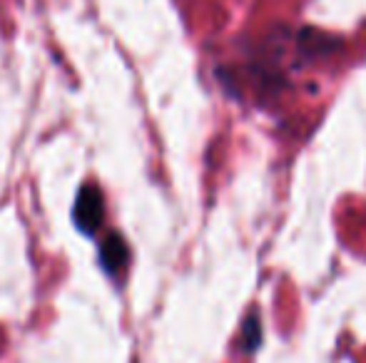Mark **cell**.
<instances>
[{"instance_id": "2", "label": "cell", "mask_w": 366, "mask_h": 363, "mask_svg": "<svg viewBox=\"0 0 366 363\" xmlns=\"http://www.w3.org/2000/svg\"><path fill=\"white\" fill-rule=\"evenodd\" d=\"M127 259H130V249L127 242L120 234H110V237L102 242L100 247V264L107 274H120L127 267Z\"/></svg>"}, {"instance_id": "1", "label": "cell", "mask_w": 366, "mask_h": 363, "mask_svg": "<svg viewBox=\"0 0 366 363\" xmlns=\"http://www.w3.org/2000/svg\"><path fill=\"white\" fill-rule=\"evenodd\" d=\"M102 219H105V199L97 184H85L80 187L75 197L73 207V222L82 234H95L102 227Z\"/></svg>"}, {"instance_id": "3", "label": "cell", "mask_w": 366, "mask_h": 363, "mask_svg": "<svg viewBox=\"0 0 366 363\" xmlns=\"http://www.w3.org/2000/svg\"><path fill=\"white\" fill-rule=\"evenodd\" d=\"M262 341V329H259V316L252 311L244 319V326H242V349L244 351H257Z\"/></svg>"}]
</instances>
